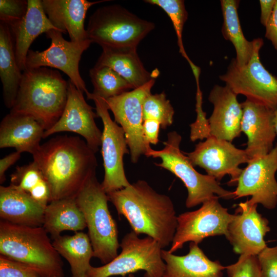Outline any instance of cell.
<instances>
[{
	"label": "cell",
	"instance_id": "obj_1",
	"mask_svg": "<svg viewBox=\"0 0 277 277\" xmlns=\"http://www.w3.org/2000/svg\"><path fill=\"white\" fill-rule=\"evenodd\" d=\"M95 153L78 136L58 135L41 144L33 155L50 191V202L75 198L96 175Z\"/></svg>",
	"mask_w": 277,
	"mask_h": 277
},
{
	"label": "cell",
	"instance_id": "obj_2",
	"mask_svg": "<svg viewBox=\"0 0 277 277\" xmlns=\"http://www.w3.org/2000/svg\"><path fill=\"white\" fill-rule=\"evenodd\" d=\"M117 213L127 220L134 232L156 241L164 249L171 244L177 225L173 203L144 180L107 193Z\"/></svg>",
	"mask_w": 277,
	"mask_h": 277
},
{
	"label": "cell",
	"instance_id": "obj_3",
	"mask_svg": "<svg viewBox=\"0 0 277 277\" xmlns=\"http://www.w3.org/2000/svg\"><path fill=\"white\" fill-rule=\"evenodd\" d=\"M67 93L68 81L57 71L45 67L26 69L10 112L32 116L47 130L62 115Z\"/></svg>",
	"mask_w": 277,
	"mask_h": 277
},
{
	"label": "cell",
	"instance_id": "obj_4",
	"mask_svg": "<svg viewBox=\"0 0 277 277\" xmlns=\"http://www.w3.org/2000/svg\"><path fill=\"white\" fill-rule=\"evenodd\" d=\"M0 253L23 263L43 277H63V263L42 226L0 222Z\"/></svg>",
	"mask_w": 277,
	"mask_h": 277
},
{
	"label": "cell",
	"instance_id": "obj_5",
	"mask_svg": "<svg viewBox=\"0 0 277 277\" xmlns=\"http://www.w3.org/2000/svg\"><path fill=\"white\" fill-rule=\"evenodd\" d=\"M75 199L86 221L93 257L108 263L118 255V231L109 210L108 195L96 175L85 183Z\"/></svg>",
	"mask_w": 277,
	"mask_h": 277
},
{
	"label": "cell",
	"instance_id": "obj_6",
	"mask_svg": "<svg viewBox=\"0 0 277 277\" xmlns=\"http://www.w3.org/2000/svg\"><path fill=\"white\" fill-rule=\"evenodd\" d=\"M182 137L176 131L170 132L164 147L160 150L151 148L147 152V157L160 158L161 162L155 163L179 178L188 192L186 206L191 208L215 196L226 200L233 199V192L222 188L215 178L198 172L187 155L181 150Z\"/></svg>",
	"mask_w": 277,
	"mask_h": 277
},
{
	"label": "cell",
	"instance_id": "obj_7",
	"mask_svg": "<svg viewBox=\"0 0 277 277\" xmlns=\"http://www.w3.org/2000/svg\"><path fill=\"white\" fill-rule=\"evenodd\" d=\"M155 27L118 5L98 8L90 16L86 31L88 38L103 48L137 47Z\"/></svg>",
	"mask_w": 277,
	"mask_h": 277
},
{
	"label": "cell",
	"instance_id": "obj_8",
	"mask_svg": "<svg viewBox=\"0 0 277 277\" xmlns=\"http://www.w3.org/2000/svg\"><path fill=\"white\" fill-rule=\"evenodd\" d=\"M121 252L115 258L100 267L91 266L87 277H110L145 271L144 277H163L166 264L162 248L152 238H140L133 231L126 234L120 244Z\"/></svg>",
	"mask_w": 277,
	"mask_h": 277
},
{
	"label": "cell",
	"instance_id": "obj_9",
	"mask_svg": "<svg viewBox=\"0 0 277 277\" xmlns=\"http://www.w3.org/2000/svg\"><path fill=\"white\" fill-rule=\"evenodd\" d=\"M254 48L250 60L242 66L232 60L226 73L219 76L235 94L263 104L271 109H277V77L272 75L262 64L259 52L264 41L253 40Z\"/></svg>",
	"mask_w": 277,
	"mask_h": 277
},
{
	"label": "cell",
	"instance_id": "obj_10",
	"mask_svg": "<svg viewBox=\"0 0 277 277\" xmlns=\"http://www.w3.org/2000/svg\"><path fill=\"white\" fill-rule=\"evenodd\" d=\"M88 100L93 101L95 110L103 124L101 138V152L104 176L102 187L107 194L128 186L130 183L125 172L123 157L129 150L123 128L113 121L105 100L88 92Z\"/></svg>",
	"mask_w": 277,
	"mask_h": 277
},
{
	"label": "cell",
	"instance_id": "obj_11",
	"mask_svg": "<svg viewBox=\"0 0 277 277\" xmlns=\"http://www.w3.org/2000/svg\"><path fill=\"white\" fill-rule=\"evenodd\" d=\"M215 196L203 203L198 209L177 216L176 231L168 251L173 253L187 242L199 244L205 238L228 235V227L234 217L223 207Z\"/></svg>",
	"mask_w": 277,
	"mask_h": 277
},
{
	"label": "cell",
	"instance_id": "obj_12",
	"mask_svg": "<svg viewBox=\"0 0 277 277\" xmlns=\"http://www.w3.org/2000/svg\"><path fill=\"white\" fill-rule=\"evenodd\" d=\"M154 83L153 78L138 88L104 99L108 109L113 114L114 121L125 132L133 163H136L141 156L145 155L151 148L146 144L143 135V104Z\"/></svg>",
	"mask_w": 277,
	"mask_h": 277
},
{
	"label": "cell",
	"instance_id": "obj_13",
	"mask_svg": "<svg viewBox=\"0 0 277 277\" xmlns=\"http://www.w3.org/2000/svg\"><path fill=\"white\" fill-rule=\"evenodd\" d=\"M63 33L51 30L46 33L51 40L50 46L42 51L29 50L26 61V69L39 67L58 69L67 75L70 81L82 92L87 94L85 83L79 71L83 53L90 46V39L77 43L66 40Z\"/></svg>",
	"mask_w": 277,
	"mask_h": 277
},
{
	"label": "cell",
	"instance_id": "obj_14",
	"mask_svg": "<svg viewBox=\"0 0 277 277\" xmlns=\"http://www.w3.org/2000/svg\"><path fill=\"white\" fill-rule=\"evenodd\" d=\"M277 143L267 154L250 160L243 169L233 191V199L247 196L248 202L261 204L265 208L273 209L277 205Z\"/></svg>",
	"mask_w": 277,
	"mask_h": 277
},
{
	"label": "cell",
	"instance_id": "obj_15",
	"mask_svg": "<svg viewBox=\"0 0 277 277\" xmlns=\"http://www.w3.org/2000/svg\"><path fill=\"white\" fill-rule=\"evenodd\" d=\"M186 154L194 166L204 169L217 182L226 175H230L228 185H236L243 170L239 166L250 161L245 150L236 148L232 142L211 136L196 144L193 151Z\"/></svg>",
	"mask_w": 277,
	"mask_h": 277
},
{
	"label": "cell",
	"instance_id": "obj_16",
	"mask_svg": "<svg viewBox=\"0 0 277 277\" xmlns=\"http://www.w3.org/2000/svg\"><path fill=\"white\" fill-rule=\"evenodd\" d=\"M93 109L85 101L83 93L69 80L64 111L57 122L45 131L43 138L58 132H74L81 135L96 153L101 146L102 132L95 123V118L98 116Z\"/></svg>",
	"mask_w": 277,
	"mask_h": 277
},
{
	"label": "cell",
	"instance_id": "obj_17",
	"mask_svg": "<svg viewBox=\"0 0 277 277\" xmlns=\"http://www.w3.org/2000/svg\"><path fill=\"white\" fill-rule=\"evenodd\" d=\"M257 206L247 201L239 203L228 225L226 238L237 254L258 255L267 246L264 237L270 231L269 221L257 211Z\"/></svg>",
	"mask_w": 277,
	"mask_h": 277
},
{
	"label": "cell",
	"instance_id": "obj_18",
	"mask_svg": "<svg viewBox=\"0 0 277 277\" xmlns=\"http://www.w3.org/2000/svg\"><path fill=\"white\" fill-rule=\"evenodd\" d=\"M241 104L243 109L241 130L248 139L245 150L250 160L264 156L274 147L276 135L274 110L248 99Z\"/></svg>",
	"mask_w": 277,
	"mask_h": 277
},
{
	"label": "cell",
	"instance_id": "obj_19",
	"mask_svg": "<svg viewBox=\"0 0 277 277\" xmlns=\"http://www.w3.org/2000/svg\"><path fill=\"white\" fill-rule=\"evenodd\" d=\"M235 94L228 86L215 85L208 100L213 110L208 118L210 136L230 142L240 136L243 109Z\"/></svg>",
	"mask_w": 277,
	"mask_h": 277
},
{
	"label": "cell",
	"instance_id": "obj_20",
	"mask_svg": "<svg viewBox=\"0 0 277 277\" xmlns=\"http://www.w3.org/2000/svg\"><path fill=\"white\" fill-rule=\"evenodd\" d=\"M108 1L43 0V9L52 24L63 33L67 32L70 41L80 43L88 39L85 19L93 5Z\"/></svg>",
	"mask_w": 277,
	"mask_h": 277
},
{
	"label": "cell",
	"instance_id": "obj_21",
	"mask_svg": "<svg viewBox=\"0 0 277 277\" xmlns=\"http://www.w3.org/2000/svg\"><path fill=\"white\" fill-rule=\"evenodd\" d=\"M9 27L13 38L16 61L23 72L26 70L27 56L33 42L43 33L58 30L47 17L41 0H28L27 11L24 17Z\"/></svg>",
	"mask_w": 277,
	"mask_h": 277
},
{
	"label": "cell",
	"instance_id": "obj_22",
	"mask_svg": "<svg viewBox=\"0 0 277 277\" xmlns=\"http://www.w3.org/2000/svg\"><path fill=\"white\" fill-rule=\"evenodd\" d=\"M45 130L33 117L10 112L0 124V148H14L33 155L38 149Z\"/></svg>",
	"mask_w": 277,
	"mask_h": 277
},
{
	"label": "cell",
	"instance_id": "obj_23",
	"mask_svg": "<svg viewBox=\"0 0 277 277\" xmlns=\"http://www.w3.org/2000/svg\"><path fill=\"white\" fill-rule=\"evenodd\" d=\"M166 268L163 277H223L226 267L210 260L199 247L190 242L188 253L176 255L162 249Z\"/></svg>",
	"mask_w": 277,
	"mask_h": 277
},
{
	"label": "cell",
	"instance_id": "obj_24",
	"mask_svg": "<svg viewBox=\"0 0 277 277\" xmlns=\"http://www.w3.org/2000/svg\"><path fill=\"white\" fill-rule=\"evenodd\" d=\"M44 206L11 185L0 187V216L18 225L42 226Z\"/></svg>",
	"mask_w": 277,
	"mask_h": 277
},
{
	"label": "cell",
	"instance_id": "obj_25",
	"mask_svg": "<svg viewBox=\"0 0 277 277\" xmlns=\"http://www.w3.org/2000/svg\"><path fill=\"white\" fill-rule=\"evenodd\" d=\"M102 49L95 65L111 68L126 80L133 89L157 76L156 72L150 73L145 69L137 54L136 47Z\"/></svg>",
	"mask_w": 277,
	"mask_h": 277
},
{
	"label": "cell",
	"instance_id": "obj_26",
	"mask_svg": "<svg viewBox=\"0 0 277 277\" xmlns=\"http://www.w3.org/2000/svg\"><path fill=\"white\" fill-rule=\"evenodd\" d=\"M23 73L15 56L14 41L9 26L0 24V77L6 106L11 109L22 81Z\"/></svg>",
	"mask_w": 277,
	"mask_h": 277
},
{
	"label": "cell",
	"instance_id": "obj_27",
	"mask_svg": "<svg viewBox=\"0 0 277 277\" xmlns=\"http://www.w3.org/2000/svg\"><path fill=\"white\" fill-rule=\"evenodd\" d=\"M42 227L53 240L63 231L79 232L87 225L75 198H67L51 201L46 206Z\"/></svg>",
	"mask_w": 277,
	"mask_h": 277
},
{
	"label": "cell",
	"instance_id": "obj_28",
	"mask_svg": "<svg viewBox=\"0 0 277 277\" xmlns=\"http://www.w3.org/2000/svg\"><path fill=\"white\" fill-rule=\"evenodd\" d=\"M53 245L59 254L69 263L72 277H87L91 266L93 251L89 237L83 232L73 235H60L53 239Z\"/></svg>",
	"mask_w": 277,
	"mask_h": 277
},
{
	"label": "cell",
	"instance_id": "obj_29",
	"mask_svg": "<svg viewBox=\"0 0 277 277\" xmlns=\"http://www.w3.org/2000/svg\"><path fill=\"white\" fill-rule=\"evenodd\" d=\"M239 3L240 1L237 0L221 1L223 16L222 33L225 39L230 41L235 49L236 65L242 66L251 58L254 42L248 41L243 33L238 12Z\"/></svg>",
	"mask_w": 277,
	"mask_h": 277
},
{
	"label": "cell",
	"instance_id": "obj_30",
	"mask_svg": "<svg viewBox=\"0 0 277 277\" xmlns=\"http://www.w3.org/2000/svg\"><path fill=\"white\" fill-rule=\"evenodd\" d=\"M10 185L26 193L44 206L50 201L48 184L37 164L33 161L17 166L10 176Z\"/></svg>",
	"mask_w": 277,
	"mask_h": 277
},
{
	"label": "cell",
	"instance_id": "obj_31",
	"mask_svg": "<svg viewBox=\"0 0 277 277\" xmlns=\"http://www.w3.org/2000/svg\"><path fill=\"white\" fill-rule=\"evenodd\" d=\"M89 76L94 88L92 93L104 100L133 89L126 80L106 66L95 65Z\"/></svg>",
	"mask_w": 277,
	"mask_h": 277
},
{
	"label": "cell",
	"instance_id": "obj_32",
	"mask_svg": "<svg viewBox=\"0 0 277 277\" xmlns=\"http://www.w3.org/2000/svg\"><path fill=\"white\" fill-rule=\"evenodd\" d=\"M146 3L161 7L170 17L177 38L180 52L189 63L192 70L197 66L195 65L187 55L183 43L182 33L185 23L188 18V12L182 0H147Z\"/></svg>",
	"mask_w": 277,
	"mask_h": 277
},
{
	"label": "cell",
	"instance_id": "obj_33",
	"mask_svg": "<svg viewBox=\"0 0 277 277\" xmlns=\"http://www.w3.org/2000/svg\"><path fill=\"white\" fill-rule=\"evenodd\" d=\"M144 120L153 119L158 121L165 129L173 123L174 109L164 92L149 94L143 104Z\"/></svg>",
	"mask_w": 277,
	"mask_h": 277
},
{
	"label": "cell",
	"instance_id": "obj_34",
	"mask_svg": "<svg viewBox=\"0 0 277 277\" xmlns=\"http://www.w3.org/2000/svg\"><path fill=\"white\" fill-rule=\"evenodd\" d=\"M229 277H262L258 255L241 254L238 261L226 267Z\"/></svg>",
	"mask_w": 277,
	"mask_h": 277
},
{
	"label": "cell",
	"instance_id": "obj_35",
	"mask_svg": "<svg viewBox=\"0 0 277 277\" xmlns=\"http://www.w3.org/2000/svg\"><path fill=\"white\" fill-rule=\"evenodd\" d=\"M197 91L196 94V112L197 114L196 121L190 126V140L194 142L197 140H202L210 136V126L206 113L202 109V93L199 85V78H195Z\"/></svg>",
	"mask_w": 277,
	"mask_h": 277
},
{
	"label": "cell",
	"instance_id": "obj_36",
	"mask_svg": "<svg viewBox=\"0 0 277 277\" xmlns=\"http://www.w3.org/2000/svg\"><path fill=\"white\" fill-rule=\"evenodd\" d=\"M27 9L28 1L1 0V22L9 26L16 23L24 17Z\"/></svg>",
	"mask_w": 277,
	"mask_h": 277
},
{
	"label": "cell",
	"instance_id": "obj_37",
	"mask_svg": "<svg viewBox=\"0 0 277 277\" xmlns=\"http://www.w3.org/2000/svg\"><path fill=\"white\" fill-rule=\"evenodd\" d=\"M0 277H43L30 266L0 254Z\"/></svg>",
	"mask_w": 277,
	"mask_h": 277
},
{
	"label": "cell",
	"instance_id": "obj_38",
	"mask_svg": "<svg viewBox=\"0 0 277 277\" xmlns=\"http://www.w3.org/2000/svg\"><path fill=\"white\" fill-rule=\"evenodd\" d=\"M262 277H277V245L267 246L258 255Z\"/></svg>",
	"mask_w": 277,
	"mask_h": 277
},
{
	"label": "cell",
	"instance_id": "obj_39",
	"mask_svg": "<svg viewBox=\"0 0 277 277\" xmlns=\"http://www.w3.org/2000/svg\"><path fill=\"white\" fill-rule=\"evenodd\" d=\"M160 123L156 120L146 119L144 120L143 131L146 144L156 145L159 142Z\"/></svg>",
	"mask_w": 277,
	"mask_h": 277
},
{
	"label": "cell",
	"instance_id": "obj_40",
	"mask_svg": "<svg viewBox=\"0 0 277 277\" xmlns=\"http://www.w3.org/2000/svg\"><path fill=\"white\" fill-rule=\"evenodd\" d=\"M266 27L265 36L270 40L277 50V0Z\"/></svg>",
	"mask_w": 277,
	"mask_h": 277
},
{
	"label": "cell",
	"instance_id": "obj_41",
	"mask_svg": "<svg viewBox=\"0 0 277 277\" xmlns=\"http://www.w3.org/2000/svg\"><path fill=\"white\" fill-rule=\"evenodd\" d=\"M21 153L15 151L0 160V183L3 184L5 180L7 170L14 164L21 157Z\"/></svg>",
	"mask_w": 277,
	"mask_h": 277
},
{
	"label": "cell",
	"instance_id": "obj_42",
	"mask_svg": "<svg viewBox=\"0 0 277 277\" xmlns=\"http://www.w3.org/2000/svg\"><path fill=\"white\" fill-rule=\"evenodd\" d=\"M276 0H260L261 23L266 26L271 16Z\"/></svg>",
	"mask_w": 277,
	"mask_h": 277
},
{
	"label": "cell",
	"instance_id": "obj_43",
	"mask_svg": "<svg viewBox=\"0 0 277 277\" xmlns=\"http://www.w3.org/2000/svg\"><path fill=\"white\" fill-rule=\"evenodd\" d=\"M274 127L276 131V133L277 134V109L274 110Z\"/></svg>",
	"mask_w": 277,
	"mask_h": 277
},
{
	"label": "cell",
	"instance_id": "obj_44",
	"mask_svg": "<svg viewBox=\"0 0 277 277\" xmlns=\"http://www.w3.org/2000/svg\"><path fill=\"white\" fill-rule=\"evenodd\" d=\"M128 277H135V276L133 273H131L128 274Z\"/></svg>",
	"mask_w": 277,
	"mask_h": 277
}]
</instances>
